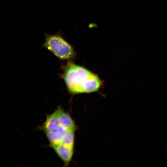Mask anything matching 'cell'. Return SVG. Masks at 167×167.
<instances>
[{"label":"cell","instance_id":"obj_1","mask_svg":"<svg viewBox=\"0 0 167 167\" xmlns=\"http://www.w3.org/2000/svg\"><path fill=\"white\" fill-rule=\"evenodd\" d=\"M62 78L69 91L74 94L97 91L102 84L97 75L71 62L66 65Z\"/></svg>","mask_w":167,"mask_h":167},{"label":"cell","instance_id":"obj_2","mask_svg":"<svg viewBox=\"0 0 167 167\" xmlns=\"http://www.w3.org/2000/svg\"><path fill=\"white\" fill-rule=\"evenodd\" d=\"M45 41L42 46L51 51L59 58L69 59L75 57L76 53L72 45L63 37L60 31L54 34L44 32Z\"/></svg>","mask_w":167,"mask_h":167},{"label":"cell","instance_id":"obj_3","mask_svg":"<svg viewBox=\"0 0 167 167\" xmlns=\"http://www.w3.org/2000/svg\"><path fill=\"white\" fill-rule=\"evenodd\" d=\"M60 125L57 109L50 114L46 115V120L38 129L43 131L45 133L55 131Z\"/></svg>","mask_w":167,"mask_h":167},{"label":"cell","instance_id":"obj_4","mask_svg":"<svg viewBox=\"0 0 167 167\" xmlns=\"http://www.w3.org/2000/svg\"><path fill=\"white\" fill-rule=\"evenodd\" d=\"M58 156L62 161L64 166H67L74 153V148L59 144L52 147Z\"/></svg>","mask_w":167,"mask_h":167},{"label":"cell","instance_id":"obj_5","mask_svg":"<svg viewBox=\"0 0 167 167\" xmlns=\"http://www.w3.org/2000/svg\"><path fill=\"white\" fill-rule=\"evenodd\" d=\"M57 109L60 124L69 130L75 131L76 125L71 115L61 107H59Z\"/></svg>","mask_w":167,"mask_h":167},{"label":"cell","instance_id":"obj_6","mask_svg":"<svg viewBox=\"0 0 167 167\" xmlns=\"http://www.w3.org/2000/svg\"><path fill=\"white\" fill-rule=\"evenodd\" d=\"M75 131H71L67 133L63 137L60 144L74 148Z\"/></svg>","mask_w":167,"mask_h":167}]
</instances>
